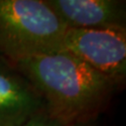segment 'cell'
I'll return each mask as SVG.
<instances>
[{
	"instance_id": "cell-2",
	"label": "cell",
	"mask_w": 126,
	"mask_h": 126,
	"mask_svg": "<svg viewBox=\"0 0 126 126\" xmlns=\"http://www.w3.org/2000/svg\"><path fill=\"white\" fill-rule=\"evenodd\" d=\"M66 29L45 0H0V51L12 63L61 50Z\"/></svg>"
},
{
	"instance_id": "cell-6",
	"label": "cell",
	"mask_w": 126,
	"mask_h": 126,
	"mask_svg": "<svg viewBox=\"0 0 126 126\" xmlns=\"http://www.w3.org/2000/svg\"><path fill=\"white\" fill-rule=\"evenodd\" d=\"M22 126H65L57 119L52 117L47 110L42 111L34 115Z\"/></svg>"
},
{
	"instance_id": "cell-7",
	"label": "cell",
	"mask_w": 126,
	"mask_h": 126,
	"mask_svg": "<svg viewBox=\"0 0 126 126\" xmlns=\"http://www.w3.org/2000/svg\"><path fill=\"white\" fill-rule=\"evenodd\" d=\"M88 123L90 122H83V123H78V124H73L70 126H88Z\"/></svg>"
},
{
	"instance_id": "cell-1",
	"label": "cell",
	"mask_w": 126,
	"mask_h": 126,
	"mask_svg": "<svg viewBox=\"0 0 126 126\" xmlns=\"http://www.w3.org/2000/svg\"><path fill=\"white\" fill-rule=\"evenodd\" d=\"M12 63L39 93L46 110L65 126L92 122L118 86L64 50Z\"/></svg>"
},
{
	"instance_id": "cell-3",
	"label": "cell",
	"mask_w": 126,
	"mask_h": 126,
	"mask_svg": "<svg viewBox=\"0 0 126 126\" xmlns=\"http://www.w3.org/2000/svg\"><path fill=\"white\" fill-rule=\"evenodd\" d=\"M61 50L76 56L117 85L125 79L126 28H67Z\"/></svg>"
},
{
	"instance_id": "cell-5",
	"label": "cell",
	"mask_w": 126,
	"mask_h": 126,
	"mask_svg": "<svg viewBox=\"0 0 126 126\" xmlns=\"http://www.w3.org/2000/svg\"><path fill=\"white\" fill-rule=\"evenodd\" d=\"M15 71L0 66V126H22L46 108L36 88Z\"/></svg>"
},
{
	"instance_id": "cell-4",
	"label": "cell",
	"mask_w": 126,
	"mask_h": 126,
	"mask_svg": "<svg viewBox=\"0 0 126 126\" xmlns=\"http://www.w3.org/2000/svg\"><path fill=\"white\" fill-rule=\"evenodd\" d=\"M69 29L126 28L125 1L45 0Z\"/></svg>"
}]
</instances>
